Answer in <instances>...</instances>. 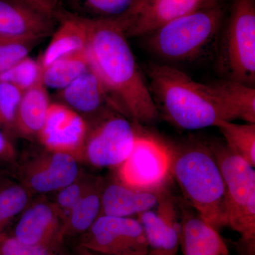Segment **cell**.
I'll list each match as a JSON object with an SVG mask.
<instances>
[{"label":"cell","instance_id":"cell-1","mask_svg":"<svg viewBox=\"0 0 255 255\" xmlns=\"http://www.w3.org/2000/svg\"><path fill=\"white\" fill-rule=\"evenodd\" d=\"M84 19L90 65L119 113L137 124L155 123L159 111L123 29L116 20Z\"/></svg>","mask_w":255,"mask_h":255},{"label":"cell","instance_id":"cell-2","mask_svg":"<svg viewBox=\"0 0 255 255\" xmlns=\"http://www.w3.org/2000/svg\"><path fill=\"white\" fill-rule=\"evenodd\" d=\"M147 73L159 115L174 127L194 130L231 122L209 84L199 83L166 64H150Z\"/></svg>","mask_w":255,"mask_h":255},{"label":"cell","instance_id":"cell-3","mask_svg":"<svg viewBox=\"0 0 255 255\" xmlns=\"http://www.w3.org/2000/svg\"><path fill=\"white\" fill-rule=\"evenodd\" d=\"M169 147L171 175L179 186L184 201L218 231L228 227L226 186L208 143L194 140Z\"/></svg>","mask_w":255,"mask_h":255},{"label":"cell","instance_id":"cell-4","mask_svg":"<svg viewBox=\"0 0 255 255\" xmlns=\"http://www.w3.org/2000/svg\"><path fill=\"white\" fill-rule=\"evenodd\" d=\"M223 16L220 3L196 10L148 35L147 45L155 55L169 61L196 59L216 38Z\"/></svg>","mask_w":255,"mask_h":255},{"label":"cell","instance_id":"cell-5","mask_svg":"<svg viewBox=\"0 0 255 255\" xmlns=\"http://www.w3.org/2000/svg\"><path fill=\"white\" fill-rule=\"evenodd\" d=\"M89 126L80 157L97 168H118L130 155L138 135L131 122L110 111Z\"/></svg>","mask_w":255,"mask_h":255},{"label":"cell","instance_id":"cell-6","mask_svg":"<svg viewBox=\"0 0 255 255\" xmlns=\"http://www.w3.org/2000/svg\"><path fill=\"white\" fill-rule=\"evenodd\" d=\"M225 68L231 80L254 86L255 0H234L226 33Z\"/></svg>","mask_w":255,"mask_h":255},{"label":"cell","instance_id":"cell-7","mask_svg":"<svg viewBox=\"0 0 255 255\" xmlns=\"http://www.w3.org/2000/svg\"><path fill=\"white\" fill-rule=\"evenodd\" d=\"M168 145L149 135H137L132 152L119 166L117 177L124 184L143 191L167 188L171 175Z\"/></svg>","mask_w":255,"mask_h":255},{"label":"cell","instance_id":"cell-8","mask_svg":"<svg viewBox=\"0 0 255 255\" xmlns=\"http://www.w3.org/2000/svg\"><path fill=\"white\" fill-rule=\"evenodd\" d=\"M219 164L227 195L229 226L239 229L245 219L255 212V169L246 160L220 142L208 143Z\"/></svg>","mask_w":255,"mask_h":255},{"label":"cell","instance_id":"cell-9","mask_svg":"<svg viewBox=\"0 0 255 255\" xmlns=\"http://www.w3.org/2000/svg\"><path fill=\"white\" fill-rule=\"evenodd\" d=\"M80 248L102 255L145 254L148 245L140 223L135 218L100 215L80 236Z\"/></svg>","mask_w":255,"mask_h":255},{"label":"cell","instance_id":"cell-10","mask_svg":"<svg viewBox=\"0 0 255 255\" xmlns=\"http://www.w3.org/2000/svg\"><path fill=\"white\" fill-rule=\"evenodd\" d=\"M20 181L32 194H55L76 180L82 172L78 157L43 148L18 166Z\"/></svg>","mask_w":255,"mask_h":255},{"label":"cell","instance_id":"cell-11","mask_svg":"<svg viewBox=\"0 0 255 255\" xmlns=\"http://www.w3.org/2000/svg\"><path fill=\"white\" fill-rule=\"evenodd\" d=\"M221 0H137L130 11L116 20L127 37L148 36L166 23Z\"/></svg>","mask_w":255,"mask_h":255},{"label":"cell","instance_id":"cell-12","mask_svg":"<svg viewBox=\"0 0 255 255\" xmlns=\"http://www.w3.org/2000/svg\"><path fill=\"white\" fill-rule=\"evenodd\" d=\"M156 211L148 210L137 216L151 255H177L180 246V216L175 198L167 188L159 196Z\"/></svg>","mask_w":255,"mask_h":255},{"label":"cell","instance_id":"cell-13","mask_svg":"<svg viewBox=\"0 0 255 255\" xmlns=\"http://www.w3.org/2000/svg\"><path fill=\"white\" fill-rule=\"evenodd\" d=\"M89 124L81 116L60 102H51L46 124L38 140L48 150L81 156Z\"/></svg>","mask_w":255,"mask_h":255},{"label":"cell","instance_id":"cell-14","mask_svg":"<svg viewBox=\"0 0 255 255\" xmlns=\"http://www.w3.org/2000/svg\"><path fill=\"white\" fill-rule=\"evenodd\" d=\"M63 219L51 201L40 199L30 203L20 215L13 237L25 244L59 249Z\"/></svg>","mask_w":255,"mask_h":255},{"label":"cell","instance_id":"cell-15","mask_svg":"<svg viewBox=\"0 0 255 255\" xmlns=\"http://www.w3.org/2000/svg\"><path fill=\"white\" fill-rule=\"evenodd\" d=\"M55 15L26 0H0V35L43 41L56 28Z\"/></svg>","mask_w":255,"mask_h":255},{"label":"cell","instance_id":"cell-16","mask_svg":"<svg viewBox=\"0 0 255 255\" xmlns=\"http://www.w3.org/2000/svg\"><path fill=\"white\" fill-rule=\"evenodd\" d=\"M58 102L76 112L89 124L110 111L117 110L111 96L91 68L68 87L57 92Z\"/></svg>","mask_w":255,"mask_h":255},{"label":"cell","instance_id":"cell-17","mask_svg":"<svg viewBox=\"0 0 255 255\" xmlns=\"http://www.w3.org/2000/svg\"><path fill=\"white\" fill-rule=\"evenodd\" d=\"M176 201L182 224L180 246L183 255H230L219 231L203 219L184 199Z\"/></svg>","mask_w":255,"mask_h":255},{"label":"cell","instance_id":"cell-18","mask_svg":"<svg viewBox=\"0 0 255 255\" xmlns=\"http://www.w3.org/2000/svg\"><path fill=\"white\" fill-rule=\"evenodd\" d=\"M164 189L140 190L129 187L117 177L105 179L101 215L124 218L138 216L146 211L155 209Z\"/></svg>","mask_w":255,"mask_h":255},{"label":"cell","instance_id":"cell-19","mask_svg":"<svg viewBox=\"0 0 255 255\" xmlns=\"http://www.w3.org/2000/svg\"><path fill=\"white\" fill-rule=\"evenodd\" d=\"M56 28L40 58L42 68L55 60L87 50L88 33L85 19L58 8L55 11Z\"/></svg>","mask_w":255,"mask_h":255},{"label":"cell","instance_id":"cell-20","mask_svg":"<svg viewBox=\"0 0 255 255\" xmlns=\"http://www.w3.org/2000/svg\"><path fill=\"white\" fill-rule=\"evenodd\" d=\"M51 102L42 78L36 85L23 92L15 124V136L38 139L46 124Z\"/></svg>","mask_w":255,"mask_h":255},{"label":"cell","instance_id":"cell-21","mask_svg":"<svg viewBox=\"0 0 255 255\" xmlns=\"http://www.w3.org/2000/svg\"><path fill=\"white\" fill-rule=\"evenodd\" d=\"M226 110L231 122L241 119L255 124V89L236 80H219L209 84Z\"/></svg>","mask_w":255,"mask_h":255},{"label":"cell","instance_id":"cell-22","mask_svg":"<svg viewBox=\"0 0 255 255\" xmlns=\"http://www.w3.org/2000/svg\"><path fill=\"white\" fill-rule=\"evenodd\" d=\"M105 179V178L97 176L85 195L67 215L62 226L63 241L67 238L81 236L100 217Z\"/></svg>","mask_w":255,"mask_h":255},{"label":"cell","instance_id":"cell-23","mask_svg":"<svg viewBox=\"0 0 255 255\" xmlns=\"http://www.w3.org/2000/svg\"><path fill=\"white\" fill-rule=\"evenodd\" d=\"M137 0H60L58 8L85 19L117 20L127 14Z\"/></svg>","mask_w":255,"mask_h":255},{"label":"cell","instance_id":"cell-24","mask_svg":"<svg viewBox=\"0 0 255 255\" xmlns=\"http://www.w3.org/2000/svg\"><path fill=\"white\" fill-rule=\"evenodd\" d=\"M91 68L87 50L60 58L42 68V81L47 89L57 92L73 83Z\"/></svg>","mask_w":255,"mask_h":255},{"label":"cell","instance_id":"cell-25","mask_svg":"<svg viewBox=\"0 0 255 255\" xmlns=\"http://www.w3.org/2000/svg\"><path fill=\"white\" fill-rule=\"evenodd\" d=\"M229 150L255 167V124L223 121L218 125Z\"/></svg>","mask_w":255,"mask_h":255},{"label":"cell","instance_id":"cell-26","mask_svg":"<svg viewBox=\"0 0 255 255\" xmlns=\"http://www.w3.org/2000/svg\"><path fill=\"white\" fill-rule=\"evenodd\" d=\"M32 195L20 182L0 181V235L4 233L6 226L29 205Z\"/></svg>","mask_w":255,"mask_h":255},{"label":"cell","instance_id":"cell-27","mask_svg":"<svg viewBox=\"0 0 255 255\" xmlns=\"http://www.w3.org/2000/svg\"><path fill=\"white\" fill-rule=\"evenodd\" d=\"M41 78L39 59H33L29 55L0 74V81L11 84L23 92L36 85Z\"/></svg>","mask_w":255,"mask_h":255},{"label":"cell","instance_id":"cell-28","mask_svg":"<svg viewBox=\"0 0 255 255\" xmlns=\"http://www.w3.org/2000/svg\"><path fill=\"white\" fill-rule=\"evenodd\" d=\"M23 92L8 82L0 81V129L11 138Z\"/></svg>","mask_w":255,"mask_h":255},{"label":"cell","instance_id":"cell-29","mask_svg":"<svg viewBox=\"0 0 255 255\" xmlns=\"http://www.w3.org/2000/svg\"><path fill=\"white\" fill-rule=\"evenodd\" d=\"M42 41L36 38H13L0 35V74L29 55Z\"/></svg>","mask_w":255,"mask_h":255},{"label":"cell","instance_id":"cell-30","mask_svg":"<svg viewBox=\"0 0 255 255\" xmlns=\"http://www.w3.org/2000/svg\"><path fill=\"white\" fill-rule=\"evenodd\" d=\"M97 177L82 173L76 180L55 193V198L53 203L59 211L63 221L90 189Z\"/></svg>","mask_w":255,"mask_h":255},{"label":"cell","instance_id":"cell-31","mask_svg":"<svg viewBox=\"0 0 255 255\" xmlns=\"http://www.w3.org/2000/svg\"><path fill=\"white\" fill-rule=\"evenodd\" d=\"M0 255H63L50 247L32 246L17 241L4 233L0 235Z\"/></svg>","mask_w":255,"mask_h":255},{"label":"cell","instance_id":"cell-32","mask_svg":"<svg viewBox=\"0 0 255 255\" xmlns=\"http://www.w3.org/2000/svg\"><path fill=\"white\" fill-rule=\"evenodd\" d=\"M17 152L12 138L0 129V165L16 164Z\"/></svg>","mask_w":255,"mask_h":255},{"label":"cell","instance_id":"cell-33","mask_svg":"<svg viewBox=\"0 0 255 255\" xmlns=\"http://www.w3.org/2000/svg\"><path fill=\"white\" fill-rule=\"evenodd\" d=\"M43 11L54 15L59 6L60 0H26Z\"/></svg>","mask_w":255,"mask_h":255},{"label":"cell","instance_id":"cell-34","mask_svg":"<svg viewBox=\"0 0 255 255\" xmlns=\"http://www.w3.org/2000/svg\"><path fill=\"white\" fill-rule=\"evenodd\" d=\"M77 253H78V255H101L87 251V250L84 249V248H80V247H78V248H77Z\"/></svg>","mask_w":255,"mask_h":255},{"label":"cell","instance_id":"cell-35","mask_svg":"<svg viewBox=\"0 0 255 255\" xmlns=\"http://www.w3.org/2000/svg\"><path fill=\"white\" fill-rule=\"evenodd\" d=\"M150 255L148 253H145V254H131V255Z\"/></svg>","mask_w":255,"mask_h":255},{"label":"cell","instance_id":"cell-36","mask_svg":"<svg viewBox=\"0 0 255 255\" xmlns=\"http://www.w3.org/2000/svg\"><path fill=\"white\" fill-rule=\"evenodd\" d=\"M149 254H150V253H149Z\"/></svg>","mask_w":255,"mask_h":255},{"label":"cell","instance_id":"cell-37","mask_svg":"<svg viewBox=\"0 0 255 255\" xmlns=\"http://www.w3.org/2000/svg\"><path fill=\"white\" fill-rule=\"evenodd\" d=\"M0 170H1V169H0Z\"/></svg>","mask_w":255,"mask_h":255}]
</instances>
